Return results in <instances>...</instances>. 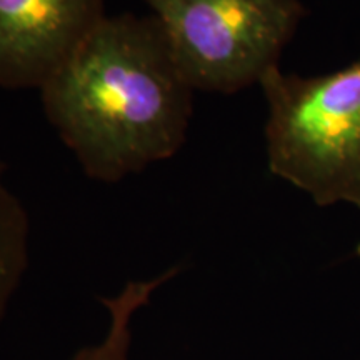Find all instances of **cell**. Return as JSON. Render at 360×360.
<instances>
[{"mask_svg": "<svg viewBox=\"0 0 360 360\" xmlns=\"http://www.w3.org/2000/svg\"><path fill=\"white\" fill-rule=\"evenodd\" d=\"M40 90L90 179L119 182L187 141L193 90L154 15H105Z\"/></svg>", "mask_w": 360, "mask_h": 360, "instance_id": "1", "label": "cell"}, {"mask_svg": "<svg viewBox=\"0 0 360 360\" xmlns=\"http://www.w3.org/2000/svg\"><path fill=\"white\" fill-rule=\"evenodd\" d=\"M269 170L315 205L360 209V57L302 77L274 67L260 80Z\"/></svg>", "mask_w": 360, "mask_h": 360, "instance_id": "2", "label": "cell"}, {"mask_svg": "<svg viewBox=\"0 0 360 360\" xmlns=\"http://www.w3.org/2000/svg\"><path fill=\"white\" fill-rule=\"evenodd\" d=\"M193 90L233 94L278 65L305 15L300 0H143Z\"/></svg>", "mask_w": 360, "mask_h": 360, "instance_id": "3", "label": "cell"}, {"mask_svg": "<svg viewBox=\"0 0 360 360\" xmlns=\"http://www.w3.org/2000/svg\"><path fill=\"white\" fill-rule=\"evenodd\" d=\"M103 17V0H0V89L42 87Z\"/></svg>", "mask_w": 360, "mask_h": 360, "instance_id": "4", "label": "cell"}, {"mask_svg": "<svg viewBox=\"0 0 360 360\" xmlns=\"http://www.w3.org/2000/svg\"><path fill=\"white\" fill-rule=\"evenodd\" d=\"M177 274L179 267H172L147 281H130L117 295L103 297L102 304L109 314L105 335L97 344L85 345L69 360H132L135 314L146 307L160 285Z\"/></svg>", "mask_w": 360, "mask_h": 360, "instance_id": "5", "label": "cell"}, {"mask_svg": "<svg viewBox=\"0 0 360 360\" xmlns=\"http://www.w3.org/2000/svg\"><path fill=\"white\" fill-rule=\"evenodd\" d=\"M30 222L22 200L8 186L0 159V323L29 267Z\"/></svg>", "mask_w": 360, "mask_h": 360, "instance_id": "6", "label": "cell"}, {"mask_svg": "<svg viewBox=\"0 0 360 360\" xmlns=\"http://www.w3.org/2000/svg\"><path fill=\"white\" fill-rule=\"evenodd\" d=\"M357 255L360 257V244H359V247H357Z\"/></svg>", "mask_w": 360, "mask_h": 360, "instance_id": "7", "label": "cell"}]
</instances>
